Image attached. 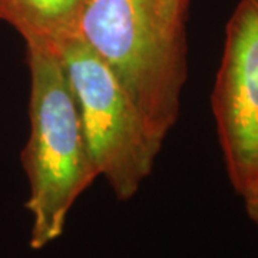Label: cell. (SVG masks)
<instances>
[{
  "mask_svg": "<svg viewBox=\"0 0 258 258\" xmlns=\"http://www.w3.org/2000/svg\"><path fill=\"white\" fill-rule=\"evenodd\" d=\"M30 134L22 152L32 215L29 245L42 249L64 231L78 198L98 178L74 91L55 52L26 47Z\"/></svg>",
  "mask_w": 258,
  "mask_h": 258,
  "instance_id": "1",
  "label": "cell"
},
{
  "mask_svg": "<svg viewBox=\"0 0 258 258\" xmlns=\"http://www.w3.org/2000/svg\"><path fill=\"white\" fill-rule=\"evenodd\" d=\"M78 37L108 66L158 138L179 116L186 35H174L148 0H86Z\"/></svg>",
  "mask_w": 258,
  "mask_h": 258,
  "instance_id": "2",
  "label": "cell"
},
{
  "mask_svg": "<svg viewBox=\"0 0 258 258\" xmlns=\"http://www.w3.org/2000/svg\"><path fill=\"white\" fill-rule=\"evenodd\" d=\"M57 55L74 91L83 135L98 175L128 201L151 175L164 141L149 128L108 66L79 37Z\"/></svg>",
  "mask_w": 258,
  "mask_h": 258,
  "instance_id": "3",
  "label": "cell"
},
{
  "mask_svg": "<svg viewBox=\"0 0 258 258\" xmlns=\"http://www.w3.org/2000/svg\"><path fill=\"white\" fill-rule=\"evenodd\" d=\"M211 108L231 185L249 198L258 192V9L247 0L225 28Z\"/></svg>",
  "mask_w": 258,
  "mask_h": 258,
  "instance_id": "4",
  "label": "cell"
},
{
  "mask_svg": "<svg viewBox=\"0 0 258 258\" xmlns=\"http://www.w3.org/2000/svg\"><path fill=\"white\" fill-rule=\"evenodd\" d=\"M86 0H0V20L25 40L26 47L57 53L78 37V22Z\"/></svg>",
  "mask_w": 258,
  "mask_h": 258,
  "instance_id": "5",
  "label": "cell"
},
{
  "mask_svg": "<svg viewBox=\"0 0 258 258\" xmlns=\"http://www.w3.org/2000/svg\"><path fill=\"white\" fill-rule=\"evenodd\" d=\"M158 20L174 35H186L189 0H148Z\"/></svg>",
  "mask_w": 258,
  "mask_h": 258,
  "instance_id": "6",
  "label": "cell"
},
{
  "mask_svg": "<svg viewBox=\"0 0 258 258\" xmlns=\"http://www.w3.org/2000/svg\"><path fill=\"white\" fill-rule=\"evenodd\" d=\"M244 205H245V212H247L248 218L257 225L258 228V192L251 195L249 198H245Z\"/></svg>",
  "mask_w": 258,
  "mask_h": 258,
  "instance_id": "7",
  "label": "cell"
},
{
  "mask_svg": "<svg viewBox=\"0 0 258 258\" xmlns=\"http://www.w3.org/2000/svg\"><path fill=\"white\" fill-rule=\"evenodd\" d=\"M247 2H249V3H251L252 6H255V8L258 9V0H247Z\"/></svg>",
  "mask_w": 258,
  "mask_h": 258,
  "instance_id": "8",
  "label": "cell"
}]
</instances>
